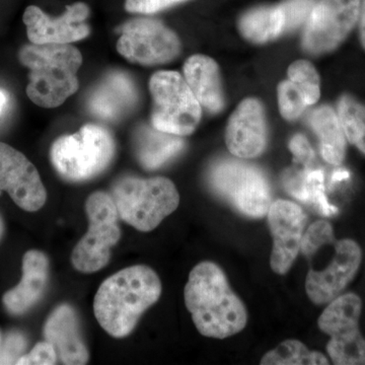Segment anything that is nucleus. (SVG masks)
I'll return each mask as SVG.
<instances>
[{
	"label": "nucleus",
	"instance_id": "obj_17",
	"mask_svg": "<svg viewBox=\"0 0 365 365\" xmlns=\"http://www.w3.org/2000/svg\"><path fill=\"white\" fill-rule=\"evenodd\" d=\"M45 341L54 347L57 357L63 364H88V351L81 336L76 309L69 304L57 307L48 317L44 325Z\"/></svg>",
	"mask_w": 365,
	"mask_h": 365
},
{
	"label": "nucleus",
	"instance_id": "obj_36",
	"mask_svg": "<svg viewBox=\"0 0 365 365\" xmlns=\"http://www.w3.org/2000/svg\"><path fill=\"white\" fill-rule=\"evenodd\" d=\"M7 103V97L6 93L0 90V113L4 109Z\"/></svg>",
	"mask_w": 365,
	"mask_h": 365
},
{
	"label": "nucleus",
	"instance_id": "obj_14",
	"mask_svg": "<svg viewBox=\"0 0 365 365\" xmlns=\"http://www.w3.org/2000/svg\"><path fill=\"white\" fill-rule=\"evenodd\" d=\"M267 215L273 237L271 268L274 272L284 275L299 256L307 216L299 205L287 200L272 202Z\"/></svg>",
	"mask_w": 365,
	"mask_h": 365
},
{
	"label": "nucleus",
	"instance_id": "obj_6",
	"mask_svg": "<svg viewBox=\"0 0 365 365\" xmlns=\"http://www.w3.org/2000/svg\"><path fill=\"white\" fill-rule=\"evenodd\" d=\"M151 125L178 136L193 133L200 123L201 109L184 76L176 71H158L151 76Z\"/></svg>",
	"mask_w": 365,
	"mask_h": 365
},
{
	"label": "nucleus",
	"instance_id": "obj_9",
	"mask_svg": "<svg viewBox=\"0 0 365 365\" xmlns=\"http://www.w3.org/2000/svg\"><path fill=\"white\" fill-rule=\"evenodd\" d=\"M362 302L359 295H339L319 318L322 332L330 336L329 356L336 365H365V339L359 331Z\"/></svg>",
	"mask_w": 365,
	"mask_h": 365
},
{
	"label": "nucleus",
	"instance_id": "obj_25",
	"mask_svg": "<svg viewBox=\"0 0 365 365\" xmlns=\"http://www.w3.org/2000/svg\"><path fill=\"white\" fill-rule=\"evenodd\" d=\"M338 117L346 139L365 155V106L344 96L338 105Z\"/></svg>",
	"mask_w": 365,
	"mask_h": 365
},
{
	"label": "nucleus",
	"instance_id": "obj_34",
	"mask_svg": "<svg viewBox=\"0 0 365 365\" xmlns=\"http://www.w3.org/2000/svg\"><path fill=\"white\" fill-rule=\"evenodd\" d=\"M359 20H360V39H361L362 46L365 49V0H360Z\"/></svg>",
	"mask_w": 365,
	"mask_h": 365
},
{
	"label": "nucleus",
	"instance_id": "obj_19",
	"mask_svg": "<svg viewBox=\"0 0 365 365\" xmlns=\"http://www.w3.org/2000/svg\"><path fill=\"white\" fill-rule=\"evenodd\" d=\"M49 280V260L37 250L26 252L23 258L21 282L4 295L2 302L9 314H26L44 294Z\"/></svg>",
	"mask_w": 365,
	"mask_h": 365
},
{
	"label": "nucleus",
	"instance_id": "obj_31",
	"mask_svg": "<svg viewBox=\"0 0 365 365\" xmlns=\"http://www.w3.org/2000/svg\"><path fill=\"white\" fill-rule=\"evenodd\" d=\"M56 351L54 347L47 341L38 343L33 348L32 351L28 354H24L18 360L19 365H52L57 362Z\"/></svg>",
	"mask_w": 365,
	"mask_h": 365
},
{
	"label": "nucleus",
	"instance_id": "obj_1",
	"mask_svg": "<svg viewBox=\"0 0 365 365\" xmlns=\"http://www.w3.org/2000/svg\"><path fill=\"white\" fill-rule=\"evenodd\" d=\"M184 297L194 325L205 337L225 339L247 326L244 302L232 292L222 269L213 262H201L192 269Z\"/></svg>",
	"mask_w": 365,
	"mask_h": 365
},
{
	"label": "nucleus",
	"instance_id": "obj_15",
	"mask_svg": "<svg viewBox=\"0 0 365 365\" xmlns=\"http://www.w3.org/2000/svg\"><path fill=\"white\" fill-rule=\"evenodd\" d=\"M362 253L353 240L336 242V252L331 263L321 271H309L306 292L316 304H325L339 297L359 271Z\"/></svg>",
	"mask_w": 365,
	"mask_h": 365
},
{
	"label": "nucleus",
	"instance_id": "obj_13",
	"mask_svg": "<svg viewBox=\"0 0 365 365\" xmlns=\"http://www.w3.org/2000/svg\"><path fill=\"white\" fill-rule=\"evenodd\" d=\"M0 191L7 192L14 202L28 212L40 210L47 200L35 165L21 151L4 143H0Z\"/></svg>",
	"mask_w": 365,
	"mask_h": 365
},
{
	"label": "nucleus",
	"instance_id": "obj_37",
	"mask_svg": "<svg viewBox=\"0 0 365 365\" xmlns=\"http://www.w3.org/2000/svg\"><path fill=\"white\" fill-rule=\"evenodd\" d=\"M4 234V220H2L1 215H0V240L2 239Z\"/></svg>",
	"mask_w": 365,
	"mask_h": 365
},
{
	"label": "nucleus",
	"instance_id": "obj_10",
	"mask_svg": "<svg viewBox=\"0 0 365 365\" xmlns=\"http://www.w3.org/2000/svg\"><path fill=\"white\" fill-rule=\"evenodd\" d=\"M119 54L132 63L160 66L170 63L181 52V42L174 31L153 19H134L119 28Z\"/></svg>",
	"mask_w": 365,
	"mask_h": 365
},
{
	"label": "nucleus",
	"instance_id": "obj_2",
	"mask_svg": "<svg viewBox=\"0 0 365 365\" xmlns=\"http://www.w3.org/2000/svg\"><path fill=\"white\" fill-rule=\"evenodd\" d=\"M162 282L145 265L125 268L98 287L93 313L101 327L114 338H124L135 329L141 316L160 299Z\"/></svg>",
	"mask_w": 365,
	"mask_h": 365
},
{
	"label": "nucleus",
	"instance_id": "obj_20",
	"mask_svg": "<svg viewBox=\"0 0 365 365\" xmlns=\"http://www.w3.org/2000/svg\"><path fill=\"white\" fill-rule=\"evenodd\" d=\"M184 78L201 107L211 113L225 106L222 78L217 63L205 55H193L184 64Z\"/></svg>",
	"mask_w": 365,
	"mask_h": 365
},
{
	"label": "nucleus",
	"instance_id": "obj_32",
	"mask_svg": "<svg viewBox=\"0 0 365 365\" xmlns=\"http://www.w3.org/2000/svg\"><path fill=\"white\" fill-rule=\"evenodd\" d=\"M182 1L186 0H126L125 9L131 14H151Z\"/></svg>",
	"mask_w": 365,
	"mask_h": 365
},
{
	"label": "nucleus",
	"instance_id": "obj_35",
	"mask_svg": "<svg viewBox=\"0 0 365 365\" xmlns=\"http://www.w3.org/2000/svg\"><path fill=\"white\" fill-rule=\"evenodd\" d=\"M348 178H349V173H348L347 170H336L335 173H334L332 177V182L335 184V182L344 181V180H347Z\"/></svg>",
	"mask_w": 365,
	"mask_h": 365
},
{
	"label": "nucleus",
	"instance_id": "obj_7",
	"mask_svg": "<svg viewBox=\"0 0 365 365\" xmlns=\"http://www.w3.org/2000/svg\"><path fill=\"white\" fill-rule=\"evenodd\" d=\"M88 230L71 255L73 267L79 272H98L111 259V249L121 239L120 216L111 194L95 192L86 202Z\"/></svg>",
	"mask_w": 365,
	"mask_h": 365
},
{
	"label": "nucleus",
	"instance_id": "obj_27",
	"mask_svg": "<svg viewBox=\"0 0 365 365\" xmlns=\"http://www.w3.org/2000/svg\"><path fill=\"white\" fill-rule=\"evenodd\" d=\"M277 95L281 116L288 121H294L302 116L309 106L302 91L289 79L281 81L278 86Z\"/></svg>",
	"mask_w": 365,
	"mask_h": 365
},
{
	"label": "nucleus",
	"instance_id": "obj_28",
	"mask_svg": "<svg viewBox=\"0 0 365 365\" xmlns=\"http://www.w3.org/2000/svg\"><path fill=\"white\" fill-rule=\"evenodd\" d=\"M306 191L307 202L318 209L325 216L335 215L338 212L336 206L328 201L324 186V173L322 170H312L306 173Z\"/></svg>",
	"mask_w": 365,
	"mask_h": 365
},
{
	"label": "nucleus",
	"instance_id": "obj_23",
	"mask_svg": "<svg viewBox=\"0 0 365 365\" xmlns=\"http://www.w3.org/2000/svg\"><path fill=\"white\" fill-rule=\"evenodd\" d=\"M285 18L281 6L255 7L242 14L239 29L242 37L256 44L276 39L284 32Z\"/></svg>",
	"mask_w": 365,
	"mask_h": 365
},
{
	"label": "nucleus",
	"instance_id": "obj_33",
	"mask_svg": "<svg viewBox=\"0 0 365 365\" xmlns=\"http://www.w3.org/2000/svg\"><path fill=\"white\" fill-rule=\"evenodd\" d=\"M289 148L299 162L309 163L314 160V151L304 135H295L290 141Z\"/></svg>",
	"mask_w": 365,
	"mask_h": 365
},
{
	"label": "nucleus",
	"instance_id": "obj_26",
	"mask_svg": "<svg viewBox=\"0 0 365 365\" xmlns=\"http://www.w3.org/2000/svg\"><path fill=\"white\" fill-rule=\"evenodd\" d=\"M288 79L297 86L306 98L307 105L318 102L321 96L319 76L313 64L307 60H297L287 71Z\"/></svg>",
	"mask_w": 365,
	"mask_h": 365
},
{
	"label": "nucleus",
	"instance_id": "obj_3",
	"mask_svg": "<svg viewBox=\"0 0 365 365\" xmlns=\"http://www.w3.org/2000/svg\"><path fill=\"white\" fill-rule=\"evenodd\" d=\"M19 60L30 71L26 96L34 104L59 107L78 91L83 56L74 46L31 43L21 48Z\"/></svg>",
	"mask_w": 365,
	"mask_h": 365
},
{
	"label": "nucleus",
	"instance_id": "obj_24",
	"mask_svg": "<svg viewBox=\"0 0 365 365\" xmlns=\"http://www.w3.org/2000/svg\"><path fill=\"white\" fill-rule=\"evenodd\" d=\"M262 365L329 364L323 353L311 351L304 343L287 340L264 355Z\"/></svg>",
	"mask_w": 365,
	"mask_h": 365
},
{
	"label": "nucleus",
	"instance_id": "obj_16",
	"mask_svg": "<svg viewBox=\"0 0 365 365\" xmlns=\"http://www.w3.org/2000/svg\"><path fill=\"white\" fill-rule=\"evenodd\" d=\"M225 143L235 157L255 158L267 146L265 110L260 101L249 98L232 113L225 130Z\"/></svg>",
	"mask_w": 365,
	"mask_h": 365
},
{
	"label": "nucleus",
	"instance_id": "obj_18",
	"mask_svg": "<svg viewBox=\"0 0 365 365\" xmlns=\"http://www.w3.org/2000/svg\"><path fill=\"white\" fill-rule=\"evenodd\" d=\"M138 93L128 74L113 71L91 91L88 107L91 114L107 121H116L136 107Z\"/></svg>",
	"mask_w": 365,
	"mask_h": 365
},
{
	"label": "nucleus",
	"instance_id": "obj_12",
	"mask_svg": "<svg viewBox=\"0 0 365 365\" xmlns=\"http://www.w3.org/2000/svg\"><path fill=\"white\" fill-rule=\"evenodd\" d=\"M88 16V6L83 2H76L67 6L66 13L57 18L48 16L40 7L28 6L23 21L32 44L66 45L90 35V26L86 24Z\"/></svg>",
	"mask_w": 365,
	"mask_h": 365
},
{
	"label": "nucleus",
	"instance_id": "obj_5",
	"mask_svg": "<svg viewBox=\"0 0 365 365\" xmlns=\"http://www.w3.org/2000/svg\"><path fill=\"white\" fill-rule=\"evenodd\" d=\"M115 150V140L108 129L86 124L76 133L56 139L50 158L60 176L71 182H83L104 172L112 163Z\"/></svg>",
	"mask_w": 365,
	"mask_h": 365
},
{
	"label": "nucleus",
	"instance_id": "obj_21",
	"mask_svg": "<svg viewBox=\"0 0 365 365\" xmlns=\"http://www.w3.org/2000/svg\"><path fill=\"white\" fill-rule=\"evenodd\" d=\"M133 144L139 163L150 170L176 158L185 145L182 136L158 130L153 125L139 126L134 132Z\"/></svg>",
	"mask_w": 365,
	"mask_h": 365
},
{
	"label": "nucleus",
	"instance_id": "obj_4",
	"mask_svg": "<svg viewBox=\"0 0 365 365\" xmlns=\"http://www.w3.org/2000/svg\"><path fill=\"white\" fill-rule=\"evenodd\" d=\"M110 194L120 218L140 232L155 230L180 203L174 182L163 177L121 178Z\"/></svg>",
	"mask_w": 365,
	"mask_h": 365
},
{
	"label": "nucleus",
	"instance_id": "obj_8",
	"mask_svg": "<svg viewBox=\"0 0 365 365\" xmlns=\"http://www.w3.org/2000/svg\"><path fill=\"white\" fill-rule=\"evenodd\" d=\"M209 184L218 196L252 218L267 215L272 200L267 179L258 168L235 160H222L209 172Z\"/></svg>",
	"mask_w": 365,
	"mask_h": 365
},
{
	"label": "nucleus",
	"instance_id": "obj_22",
	"mask_svg": "<svg viewBox=\"0 0 365 365\" xmlns=\"http://www.w3.org/2000/svg\"><path fill=\"white\" fill-rule=\"evenodd\" d=\"M309 123L319 136L324 160L330 165H341L345 158L346 137L338 115L329 106H321L312 113Z\"/></svg>",
	"mask_w": 365,
	"mask_h": 365
},
{
	"label": "nucleus",
	"instance_id": "obj_29",
	"mask_svg": "<svg viewBox=\"0 0 365 365\" xmlns=\"http://www.w3.org/2000/svg\"><path fill=\"white\" fill-rule=\"evenodd\" d=\"M316 0H285L280 6L284 13V31L294 30L307 21Z\"/></svg>",
	"mask_w": 365,
	"mask_h": 365
},
{
	"label": "nucleus",
	"instance_id": "obj_11",
	"mask_svg": "<svg viewBox=\"0 0 365 365\" xmlns=\"http://www.w3.org/2000/svg\"><path fill=\"white\" fill-rule=\"evenodd\" d=\"M360 0H319L307 21L302 48L309 54L333 51L359 19Z\"/></svg>",
	"mask_w": 365,
	"mask_h": 365
},
{
	"label": "nucleus",
	"instance_id": "obj_30",
	"mask_svg": "<svg viewBox=\"0 0 365 365\" xmlns=\"http://www.w3.org/2000/svg\"><path fill=\"white\" fill-rule=\"evenodd\" d=\"M26 340L20 332H11L6 336L0 350V364H16L25 354Z\"/></svg>",
	"mask_w": 365,
	"mask_h": 365
}]
</instances>
